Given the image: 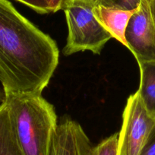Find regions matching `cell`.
<instances>
[{
  "instance_id": "obj_1",
  "label": "cell",
  "mask_w": 155,
  "mask_h": 155,
  "mask_svg": "<svg viewBox=\"0 0 155 155\" xmlns=\"http://www.w3.org/2000/svg\"><path fill=\"white\" fill-rule=\"evenodd\" d=\"M56 42L0 0V83L5 94L41 95L59 64Z\"/></svg>"
},
{
  "instance_id": "obj_2",
  "label": "cell",
  "mask_w": 155,
  "mask_h": 155,
  "mask_svg": "<svg viewBox=\"0 0 155 155\" xmlns=\"http://www.w3.org/2000/svg\"><path fill=\"white\" fill-rule=\"evenodd\" d=\"M5 103L25 155H47L57 129L54 107L41 95L5 94Z\"/></svg>"
},
{
  "instance_id": "obj_3",
  "label": "cell",
  "mask_w": 155,
  "mask_h": 155,
  "mask_svg": "<svg viewBox=\"0 0 155 155\" xmlns=\"http://www.w3.org/2000/svg\"><path fill=\"white\" fill-rule=\"evenodd\" d=\"M94 6L71 0L63 10L68 29L67 42L62 50L65 56L85 50L100 54L112 38L95 17Z\"/></svg>"
},
{
  "instance_id": "obj_4",
  "label": "cell",
  "mask_w": 155,
  "mask_h": 155,
  "mask_svg": "<svg viewBox=\"0 0 155 155\" xmlns=\"http://www.w3.org/2000/svg\"><path fill=\"white\" fill-rule=\"evenodd\" d=\"M155 127V118L146 110L138 91L129 97L119 132L118 155H140Z\"/></svg>"
},
{
  "instance_id": "obj_5",
  "label": "cell",
  "mask_w": 155,
  "mask_h": 155,
  "mask_svg": "<svg viewBox=\"0 0 155 155\" xmlns=\"http://www.w3.org/2000/svg\"><path fill=\"white\" fill-rule=\"evenodd\" d=\"M125 37L138 63L155 61V28L148 0H141L128 23Z\"/></svg>"
},
{
  "instance_id": "obj_6",
  "label": "cell",
  "mask_w": 155,
  "mask_h": 155,
  "mask_svg": "<svg viewBox=\"0 0 155 155\" xmlns=\"http://www.w3.org/2000/svg\"><path fill=\"white\" fill-rule=\"evenodd\" d=\"M93 149L79 123L65 120L58 125L47 155H92Z\"/></svg>"
},
{
  "instance_id": "obj_7",
  "label": "cell",
  "mask_w": 155,
  "mask_h": 155,
  "mask_svg": "<svg viewBox=\"0 0 155 155\" xmlns=\"http://www.w3.org/2000/svg\"><path fill=\"white\" fill-rule=\"evenodd\" d=\"M135 11L136 9L123 10L102 5L94 6V13L100 24L110 33L112 38H115L126 47L125 33L128 23Z\"/></svg>"
},
{
  "instance_id": "obj_8",
  "label": "cell",
  "mask_w": 155,
  "mask_h": 155,
  "mask_svg": "<svg viewBox=\"0 0 155 155\" xmlns=\"http://www.w3.org/2000/svg\"><path fill=\"white\" fill-rule=\"evenodd\" d=\"M140 85L137 91L149 115L155 118V61L140 62Z\"/></svg>"
},
{
  "instance_id": "obj_9",
  "label": "cell",
  "mask_w": 155,
  "mask_h": 155,
  "mask_svg": "<svg viewBox=\"0 0 155 155\" xmlns=\"http://www.w3.org/2000/svg\"><path fill=\"white\" fill-rule=\"evenodd\" d=\"M0 155H25L15 135L5 103L0 105Z\"/></svg>"
},
{
  "instance_id": "obj_10",
  "label": "cell",
  "mask_w": 155,
  "mask_h": 155,
  "mask_svg": "<svg viewBox=\"0 0 155 155\" xmlns=\"http://www.w3.org/2000/svg\"><path fill=\"white\" fill-rule=\"evenodd\" d=\"M119 133H115L94 147L92 155H118Z\"/></svg>"
},
{
  "instance_id": "obj_11",
  "label": "cell",
  "mask_w": 155,
  "mask_h": 155,
  "mask_svg": "<svg viewBox=\"0 0 155 155\" xmlns=\"http://www.w3.org/2000/svg\"><path fill=\"white\" fill-rule=\"evenodd\" d=\"M141 2V0H97L95 5H102L123 10H135L138 8Z\"/></svg>"
},
{
  "instance_id": "obj_12",
  "label": "cell",
  "mask_w": 155,
  "mask_h": 155,
  "mask_svg": "<svg viewBox=\"0 0 155 155\" xmlns=\"http://www.w3.org/2000/svg\"><path fill=\"white\" fill-rule=\"evenodd\" d=\"M16 1L32 8L39 14L49 13L46 0H16Z\"/></svg>"
},
{
  "instance_id": "obj_13",
  "label": "cell",
  "mask_w": 155,
  "mask_h": 155,
  "mask_svg": "<svg viewBox=\"0 0 155 155\" xmlns=\"http://www.w3.org/2000/svg\"><path fill=\"white\" fill-rule=\"evenodd\" d=\"M71 0H46L49 13L56 12L59 10H64Z\"/></svg>"
},
{
  "instance_id": "obj_14",
  "label": "cell",
  "mask_w": 155,
  "mask_h": 155,
  "mask_svg": "<svg viewBox=\"0 0 155 155\" xmlns=\"http://www.w3.org/2000/svg\"><path fill=\"white\" fill-rule=\"evenodd\" d=\"M140 155H155V127L152 130Z\"/></svg>"
},
{
  "instance_id": "obj_15",
  "label": "cell",
  "mask_w": 155,
  "mask_h": 155,
  "mask_svg": "<svg viewBox=\"0 0 155 155\" xmlns=\"http://www.w3.org/2000/svg\"><path fill=\"white\" fill-rule=\"evenodd\" d=\"M149 5H150V12H151L152 18H153V24H154L155 28V0H148Z\"/></svg>"
},
{
  "instance_id": "obj_16",
  "label": "cell",
  "mask_w": 155,
  "mask_h": 155,
  "mask_svg": "<svg viewBox=\"0 0 155 155\" xmlns=\"http://www.w3.org/2000/svg\"><path fill=\"white\" fill-rule=\"evenodd\" d=\"M5 92L4 91L3 87L0 86V103L2 104V103L5 101Z\"/></svg>"
},
{
  "instance_id": "obj_17",
  "label": "cell",
  "mask_w": 155,
  "mask_h": 155,
  "mask_svg": "<svg viewBox=\"0 0 155 155\" xmlns=\"http://www.w3.org/2000/svg\"><path fill=\"white\" fill-rule=\"evenodd\" d=\"M74 1H78V2H84V3H87V4H91V5H96L97 1V0H74Z\"/></svg>"
}]
</instances>
